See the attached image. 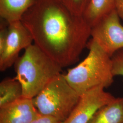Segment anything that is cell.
Here are the masks:
<instances>
[{
  "mask_svg": "<svg viewBox=\"0 0 123 123\" xmlns=\"http://www.w3.org/2000/svg\"><path fill=\"white\" fill-rule=\"evenodd\" d=\"M115 0H90L83 17L92 27L114 9Z\"/></svg>",
  "mask_w": 123,
  "mask_h": 123,
  "instance_id": "11",
  "label": "cell"
},
{
  "mask_svg": "<svg viewBox=\"0 0 123 123\" xmlns=\"http://www.w3.org/2000/svg\"><path fill=\"white\" fill-rule=\"evenodd\" d=\"M8 33L3 52L0 55V70L3 72L15 64L22 49L32 44L30 32L22 21L8 24Z\"/></svg>",
  "mask_w": 123,
  "mask_h": 123,
  "instance_id": "7",
  "label": "cell"
},
{
  "mask_svg": "<svg viewBox=\"0 0 123 123\" xmlns=\"http://www.w3.org/2000/svg\"><path fill=\"white\" fill-rule=\"evenodd\" d=\"M88 123H123V97L115 98L103 106Z\"/></svg>",
  "mask_w": 123,
  "mask_h": 123,
  "instance_id": "10",
  "label": "cell"
},
{
  "mask_svg": "<svg viewBox=\"0 0 123 123\" xmlns=\"http://www.w3.org/2000/svg\"><path fill=\"white\" fill-rule=\"evenodd\" d=\"M36 0H0V17L8 22L21 21Z\"/></svg>",
  "mask_w": 123,
  "mask_h": 123,
  "instance_id": "9",
  "label": "cell"
},
{
  "mask_svg": "<svg viewBox=\"0 0 123 123\" xmlns=\"http://www.w3.org/2000/svg\"><path fill=\"white\" fill-rule=\"evenodd\" d=\"M23 97L21 84L14 78H6L0 83V108Z\"/></svg>",
  "mask_w": 123,
  "mask_h": 123,
  "instance_id": "12",
  "label": "cell"
},
{
  "mask_svg": "<svg viewBox=\"0 0 123 123\" xmlns=\"http://www.w3.org/2000/svg\"><path fill=\"white\" fill-rule=\"evenodd\" d=\"M31 123H63V122L52 116L40 114Z\"/></svg>",
  "mask_w": 123,
  "mask_h": 123,
  "instance_id": "16",
  "label": "cell"
},
{
  "mask_svg": "<svg viewBox=\"0 0 123 123\" xmlns=\"http://www.w3.org/2000/svg\"><path fill=\"white\" fill-rule=\"evenodd\" d=\"M71 12L83 16L90 0H57Z\"/></svg>",
  "mask_w": 123,
  "mask_h": 123,
  "instance_id": "13",
  "label": "cell"
},
{
  "mask_svg": "<svg viewBox=\"0 0 123 123\" xmlns=\"http://www.w3.org/2000/svg\"><path fill=\"white\" fill-rule=\"evenodd\" d=\"M21 21L34 43L62 68L79 60L91 37V27L83 16L57 0H36Z\"/></svg>",
  "mask_w": 123,
  "mask_h": 123,
  "instance_id": "1",
  "label": "cell"
},
{
  "mask_svg": "<svg viewBox=\"0 0 123 123\" xmlns=\"http://www.w3.org/2000/svg\"><path fill=\"white\" fill-rule=\"evenodd\" d=\"M15 78L21 84L23 97L33 98L52 79L61 74L62 68L36 44L25 49L15 64Z\"/></svg>",
  "mask_w": 123,
  "mask_h": 123,
  "instance_id": "2",
  "label": "cell"
},
{
  "mask_svg": "<svg viewBox=\"0 0 123 123\" xmlns=\"http://www.w3.org/2000/svg\"><path fill=\"white\" fill-rule=\"evenodd\" d=\"M114 9L91 27V37L110 57L123 49V26Z\"/></svg>",
  "mask_w": 123,
  "mask_h": 123,
  "instance_id": "5",
  "label": "cell"
},
{
  "mask_svg": "<svg viewBox=\"0 0 123 123\" xmlns=\"http://www.w3.org/2000/svg\"><path fill=\"white\" fill-rule=\"evenodd\" d=\"M40 115L32 98L23 97L0 108V123H31Z\"/></svg>",
  "mask_w": 123,
  "mask_h": 123,
  "instance_id": "8",
  "label": "cell"
},
{
  "mask_svg": "<svg viewBox=\"0 0 123 123\" xmlns=\"http://www.w3.org/2000/svg\"><path fill=\"white\" fill-rule=\"evenodd\" d=\"M8 23L1 19L0 23V55L4 50L8 33Z\"/></svg>",
  "mask_w": 123,
  "mask_h": 123,
  "instance_id": "15",
  "label": "cell"
},
{
  "mask_svg": "<svg viewBox=\"0 0 123 123\" xmlns=\"http://www.w3.org/2000/svg\"><path fill=\"white\" fill-rule=\"evenodd\" d=\"M87 56L64 76L80 95L93 88L110 87L114 82L111 57L92 39L87 46Z\"/></svg>",
  "mask_w": 123,
  "mask_h": 123,
  "instance_id": "3",
  "label": "cell"
},
{
  "mask_svg": "<svg viewBox=\"0 0 123 123\" xmlns=\"http://www.w3.org/2000/svg\"><path fill=\"white\" fill-rule=\"evenodd\" d=\"M114 9L123 22V0H115Z\"/></svg>",
  "mask_w": 123,
  "mask_h": 123,
  "instance_id": "17",
  "label": "cell"
},
{
  "mask_svg": "<svg viewBox=\"0 0 123 123\" xmlns=\"http://www.w3.org/2000/svg\"><path fill=\"white\" fill-rule=\"evenodd\" d=\"M80 97L61 74L51 80L32 99L40 114L52 116L63 122L70 115Z\"/></svg>",
  "mask_w": 123,
  "mask_h": 123,
  "instance_id": "4",
  "label": "cell"
},
{
  "mask_svg": "<svg viewBox=\"0 0 123 123\" xmlns=\"http://www.w3.org/2000/svg\"><path fill=\"white\" fill-rule=\"evenodd\" d=\"M111 61L114 76L123 77V49L119 50L111 57Z\"/></svg>",
  "mask_w": 123,
  "mask_h": 123,
  "instance_id": "14",
  "label": "cell"
},
{
  "mask_svg": "<svg viewBox=\"0 0 123 123\" xmlns=\"http://www.w3.org/2000/svg\"><path fill=\"white\" fill-rule=\"evenodd\" d=\"M105 89L96 87L81 94L70 115L63 123H88L98 110L115 98Z\"/></svg>",
  "mask_w": 123,
  "mask_h": 123,
  "instance_id": "6",
  "label": "cell"
}]
</instances>
